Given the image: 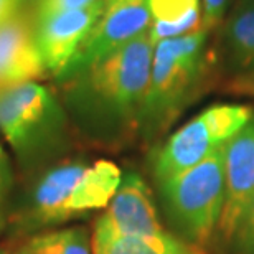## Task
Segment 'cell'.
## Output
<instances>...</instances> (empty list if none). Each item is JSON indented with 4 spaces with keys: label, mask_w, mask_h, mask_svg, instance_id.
Wrapping results in <instances>:
<instances>
[{
    "label": "cell",
    "mask_w": 254,
    "mask_h": 254,
    "mask_svg": "<svg viewBox=\"0 0 254 254\" xmlns=\"http://www.w3.org/2000/svg\"><path fill=\"white\" fill-rule=\"evenodd\" d=\"M235 89L240 91V93H246V94H253L254 96V73L236 76Z\"/></svg>",
    "instance_id": "44dd1931"
},
{
    "label": "cell",
    "mask_w": 254,
    "mask_h": 254,
    "mask_svg": "<svg viewBox=\"0 0 254 254\" xmlns=\"http://www.w3.org/2000/svg\"><path fill=\"white\" fill-rule=\"evenodd\" d=\"M13 185V172L10 165L7 152L0 144V231L5 228L8 220V200Z\"/></svg>",
    "instance_id": "e0dca14e"
},
{
    "label": "cell",
    "mask_w": 254,
    "mask_h": 254,
    "mask_svg": "<svg viewBox=\"0 0 254 254\" xmlns=\"http://www.w3.org/2000/svg\"><path fill=\"white\" fill-rule=\"evenodd\" d=\"M30 254H91V241L83 228H64L35 235L23 246Z\"/></svg>",
    "instance_id": "9a60e30c"
},
{
    "label": "cell",
    "mask_w": 254,
    "mask_h": 254,
    "mask_svg": "<svg viewBox=\"0 0 254 254\" xmlns=\"http://www.w3.org/2000/svg\"><path fill=\"white\" fill-rule=\"evenodd\" d=\"M103 2L83 10L55 13L33 20V33L38 53L47 73L55 79L63 73L103 12Z\"/></svg>",
    "instance_id": "ba28073f"
},
{
    "label": "cell",
    "mask_w": 254,
    "mask_h": 254,
    "mask_svg": "<svg viewBox=\"0 0 254 254\" xmlns=\"http://www.w3.org/2000/svg\"><path fill=\"white\" fill-rule=\"evenodd\" d=\"M37 2H38V0H23V5H25V3H32V5H35Z\"/></svg>",
    "instance_id": "7402d4cb"
},
{
    "label": "cell",
    "mask_w": 254,
    "mask_h": 254,
    "mask_svg": "<svg viewBox=\"0 0 254 254\" xmlns=\"http://www.w3.org/2000/svg\"><path fill=\"white\" fill-rule=\"evenodd\" d=\"M245 104H215L177 129L157 152L154 174L159 184L201 164L226 145L253 118Z\"/></svg>",
    "instance_id": "8992f818"
},
{
    "label": "cell",
    "mask_w": 254,
    "mask_h": 254,
    "mask_svg": "<svg viewBox=\"0 0 254 254\" xmlns=\"http://www.w3.org/2000/svg\"><path fill=\"white\" fill-rule=\"evenodd\" d=\"M47 74L33 33V20L15 15L0 25V89Z\"/></svg>",
    "instance_id": "8fae6325"
},
{
    "label": "cell",
    "mask_w": 254,
    "mask_h": 254,
    "mask_svg": "<svg viewBox=\"0 0 254 254\" xmlns=\"http://www.w3.org/2000/svg\"><path fill=\"white\" fill-rule=\"evenodd\" d=\"M103 2V0H38L33 5V18L38 20L43 17H50L55 13L73 12V10H83L93 5Z\"/></svg>",
    "instance_id": "2e32d148"
},
{
    "label": "cell",
    "mask_w": 254,
    "mask_h": 254,
    "mask_svg": "<svg viewBox=\"0 0 254 254\" xmlns=\"http://www.w3.org/2000/svg\"><path fill=\"white\" fill-rule=\"evenodd\" d=\"M221 53L236 76L254 73V2L240 0L221 25Z\"/></svg>",
    "instance_id": "7c38bea8"
},
{
    "label": "cell",
    "mask_w": 254,
    "mask_h": 254,
    "mask_svg": "<svg viewBox=\"0 0 254 254\" xmlns=\"http://www.w3.org/2000/svg\"><path fill=\"white\" fill-rule=\"evenodd\" d=\"M15 254H30V253H28V251H25L23 248H22V250H20V251H17V253H15Z\"/></svg>",
    "instance_id": "603a6c76"
},
{
    "label": "cell",
    "mask_w": 254,
    "mask_h": 254,
    "mask_svg": "<svg viewBox=\"0 0 254 254\" xmlns=\"http://www.w3.org/2000/svg\"><path fill=\"white\" fill-rule=\"evenodd\" d=\"M96 228L132 236L159 235L165 231L145 182L134 172L123 175L118 191L106 206L104 215L96 221Z\"/></svg>",
    "instance_id": "30bf717a"
},
{
    "label": "cell",
    "mask_w": 254,
    "mask_h": 254,
    "mask_svg": "<svg viewBox=\"0 0 254 254\" xmlns=\"http://www.w3.org/2000/svg\"><path fill=\"white\" fill-rule=\"evenodd\" d=\"M0 254H7V253H5L3 250H0Z\"/></svg>",
    "instance_id": "cb8c5ba5"
},
{
    "label": "cell",
    "mask_w": 254,
    "mask_h": 254,
    "mask_svg": "<svg viewBox=\"0 0 254 254\" xmlns=\"http://www.w3.org/2000/svg\"><path fill=\"white\" fill-rule=\"evenodd\" d=\"M154 43L149 32L66 81L68 104L93 134L109 137L137 129L147 86Z\"/></svg>",
    "instance_id": "6da1fadb"
},
{
    "label": "cell",
    "mask_w": 254,
    "mask_h": 254,
    "mask_svg": "<svg viewBox=\"0 0 254 254\" xmlns=\"http://www.w3.org/2000/svg\"><path fill=\"white\" fill-rule=\"evenodd\" d=\"M225 208L218 228L226 240H231L254 200V114L225 145Z\"/></svg>",
    "instance_id": "9c48e42d"
},
{
    "label": "cell",
    "mask_w": 254,
    "mask_h": 254,
    "mask_svg": "<svg viewBox=\"0 0 254 254\" xmlns=\"http://www.w3.org/2000/svg\"><path fill=\"white\" fill-rule=\"evenodd\" d=\"M231 240L241 254H254V200L245 211Z\"/></svg>",
    "instance_id": "d6986e66"
},
{
    "label": "cell",
    "mask_w": 254,
    "mask_h": 254,
    "mask_svg": "<svg viewBox=\"0 0 254 254\" xmlns=\"http://www.w3.org/2000/svg\"><path fill=\"white\" fill-rule=\"evenodd\" d=\"M165 206L177 228L193 245H205L225 208V145L193 169L160 184Z\"/></svg>",
    "instance_id": "5b68a950"
},
{
    "label": "cell",
    "mask_w": 254,
    "mask_h": 254,
    "mask_svg": "<svg viewBox=\"0 0 254 254\" xmlns=\"http://www.w3.org/2000/svg\"><path fill=\"white\" fill-rule=\"evenodd\" d=\"M123 172L109 160L73 162L48 170L35 185L25 208L22 230L58 225L106 208L118 191Z\"/></svg>",
    "instance_id": "3957f363"
},
{
    "label": "cell",
    "mask_w": 254,
    "mask_h": 254,
    "mask_svg": "<svg viewBox=\"0 0 254 254\" xmlns=\"http://www.w3.org/2000/svg\"><path fill=\"white\" fill-rule=\"evenodd\" d=\"M231 0H200L201 7V28L215 32L225 23L226 12Z\"/></svg>",
    "instance_id": "ac0fdd59"
},
{
    "label": "cell",
    "mask_w": 254,
    "mask_h": 254,
    "mask_svg": "<svg viewBox=\"0 0 254 254\" xmlns=\"http://www.w3.org/2000/svg\"><path fill=\"white\" fill-rule=\"evenodd\" d=\"M23 0H0V25L20 13Z\"/></svg>",
    "instance_id": "ffe728a7"
},
{
    "label": "cell",
    "mask_w": 254,
    "mask_h": 254,
    "mask_svg": "<svg viewBox=\"0 0 254 254\" xmlns=\"http://www.w3.org/2000/svg\"><path fill=\"white\" fill-rule=\"evenodd\" d=\"M152 23L149 0H104L93 30L57 81L64 84L101 60L149 32Z\"/></svg>",
    "instance_id": "52a82bcc"
},
{
    "label": "cell",
    "mask_w": 254,
    "mask_h": 254,
    "mask_svg": "<svg viewBox=\"0 0 254 254\" xmlns=\"http://www.w3.org/2000/svg\"><path fill=\"white\" fill-rule=\"evenodd\" d=\"M216 53L211 32L196 30L154 47L150 78L137 130L152 140L169 129L210 81Z\"/></svg>",
    "instance_id": "7a4b0ae2"
},
{
    "label": "cell",
    "mask_w": 254,
    "mask_h": 254,
    "mask_svg": "<svg viewBox=\"0 0 254 254\" xmlns=\"http://www.w3.org/2000/svg\"><path fill=\"white\" fill-rule=\"evenodd\" d=\"M152 23L149 28L154 47L169 38H179L201 28L200 0H149Z\"/></svg>",
    "instance_id": "5bb4252c"
},
{
    "label": "cell",
    "mask_w": 254,
    "mask_h": 254,
    "mask_svg": "<svg viewBox=\"0 0 254 254\" xmlns=\"http://www.w3.org/2000/svg\"><path fill=\"white\" fill-rule=\"evenodd\" d=\"M93 254H205L201 248L167 231L159 235H118L94 226Z\"/></svg>",
    "instance_id": "4fadbf2b"
},
{
    "label": "cell",
    "mask_w": 254,
    "mask_h": 254,
    "mask_svg": "<svg viewBox=\"0 0 254 254\" xmlns=\"http://www.w3.org/2000/svg\"><path fill=\"white\" fill-rule=\"evenodd\" d=\"M253 2H254V0H253Z\"/></svg>",
    "instance_id": "d4e9b609"
},
{
    "label": "cell",
    "mask_w": 254,
    "mask_h": 254,
    "mask_svg": "<svg viewBox=\"0 0 254 254\" xmlns=\"http://www.w3.org/2000/svg\"><path fill=\"white\" fill-rule=\"evenodd\" d=\"M66 114L43 84H15L0 89V132L23 165H33L62 144Z\"/></svg>",
    "instance_id": "277c9868"
}]
</instances>
